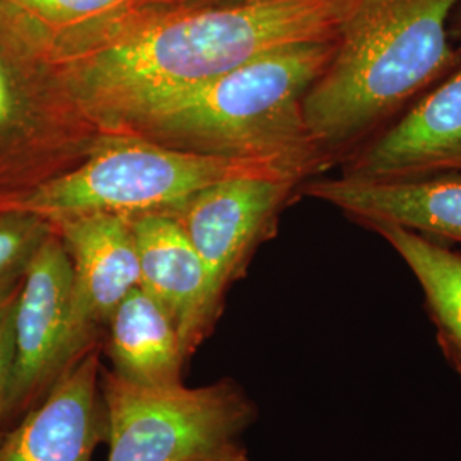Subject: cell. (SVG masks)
Instances as JSON below:
<instances>
[{
  "instance_id": "9",
  "label": "cell",
  "mask_w": 461,
  "mask_h": 461,
  "mask_svg": "<svg viewBox=\"0 0 461 461\" xmlns=\"http://www.w3.org/2000/svg\"><path fill=\"white\" fill-rule=\"evenodd\" d=\"M72 264L64 373L103 344L118 304L140 285L132 217L91 214L50 224Z\"/></svg>"
},
{
  "instance_id": "2",
  "label": "cell",
  "mask_w": 461,
  "mask_h": 461,
  "mask_svg": "<svg viewBox=\"0 0 461 461\" xmlns=\"http://www.w3.org/2000/svg\"><path fill=\"white\" fill-rule=\"evenodd\" d=\"M333 51L335 40L268 51L135 110L115 133L258 163L297 183L327 159L308 131L304 98Z\"/></svg>"
},
{
  "instance_id": "16",
  "label": "cell",
  "mask_w": 461,
  "mask_h": 461,
  "mask_svg": "<svg viewBox=\"0 0 461 461\" xmlns=\"http://www.w3.org/2000/svg\"><path fill=\"white\" fill-rule=\"evenodd\" d=\"M176 2L182 0H0L55 40L96 33Z\"/></svg>"
},
{
  "instance_id": "8",
  "label": "cell",
  "mask_w": 461,
  "mask_h": 461,
  "mask_svg": "<svg viewBox=\"0 0 461 461\" xmlns=\"http://www.w3.org/2000/svg\"><path fill=\"white\" fill-rule=\"evenodd\" d=\"M72 264L51 230L28 265L17 301L13 378L4 413V434L49 395L64 375Z\"/></svg>"
},
{
  "instance_id": "18",
  "label": "cell",
  "mask_w": 461,
  "mask_h": 461,
  "mask_svg": "<svg viewBox=\"0 0 461 461\" xmlns=\"http://www.w3.org/2000/svg\"><path fill=\"white\" fill-rule=\"evenodd\" d=\"M23 280L24 276L0 282V441L4 438V413L14 366L17 301Z\"/></svg>"
},
{
  "instance_id": "5",
  "label": "cell",
  "mask_w": 461,
  "mask_h": 461,
  "mask_svg": "<svg viewBox=\"0 0 461 461\" xmlns=\"http://www.w3.org/2000/svg\"><path fill=\"white\" fill-rule=\"evenodd\" d=\"M110 133L74 99L51 34L0 4V202L72 167L76 144Z\"/></svg>"
},
{
  "instance_id": "1",
  "label": "cell",
  "mask_w": 461,
  "mask_h": 461,
  "mask_svg": "<svg viewBox=\"0 0 461 461\" xmlns=\"http://www.w3.org/2000/svg\"><path fill=\"white\" fill-rule=\"evenodd\" d=\"M356 0H230L156 9L55 40L74 99L108 132L156 99L212 81L274 50L335 40Z\"/></svg>"
},
{
  "instance_id": "15",
  "label": "cell",
  "mask_w": 461,
  "mask_h": 461,
  "mask_svg": "<svg viewBox=\"0 0 461 461\" xmlns=\"http://www.w3.org/2000/svg\"><path fill=\"white\" fill-rule=\"evenodd\" d=\"M371 230L395 249L419 282L446 359L461 378V255L398 226Z\"/></svg>"
},
{
  "instance_id": "12",
  "label": "cell",
  "mask_w": 461,
  "mask_h": 461,
  "mask_svg": "<svg viewBox=\"0 0 461 461\" xmlns=\"http://www.w3.org/2000/svg\"><path fill=\"white\" fill-rule=\"evenodd\" d=\"M306 194L367 228L398 226L461 245V173L407 180H361L342 175L310 183Z\"/></svg>"
},
{
  "instance_id": "19",
  "label": "cell",
  "mask_w": 461,
  "mask_h": 461,
  "mask_svg": "<svg viewBox=\"0 0 461 461\" xmlns=\"http://www.w3.org/2000/svg\"><path fill=\"white\" fill-rule=\"evenodd\" d=\"M215 461H248L247 449L241 445H236Z\"/></svg>"
},
{
  "instance_id": "14",
  "label": "cell",
  "mask_w": 461,
  "mask_h": 461,
  "mask_svg": "<svg viewBox=\"0 0 461 461\" xmlns=\"http://www.w3.org/2000/svg\"><path fill=\"white\" fill-rule=\"evenodd\" d=\"M101 348L116 376L137 386L183 384V367L188 357L178 327L140 285L118 304Z\"/></svg>"
},
{
  "instance_id": "10",
  "label": "cell",
  "mask_w": 461,
  "mask_h": 461,
  "mask_svg": "<svg viewBox=\"0 0 461 461\" xmlns=\"http://www.w3.org/2000/svg\"><path fill=\"white\" fill-rule=\"evenodd\" d=\"M101 347L67 369L49 395L4 434L0 461H91L96 446L108 443Z\"/></svg>"
},
{
  "instance_id": "6",
  "label": "cell",
  "mask_w": 461,
  "mask_h": 461,
  "mask_svg": "<svg viewBox=\"0 0 461 461\" xmlns=\"http://www.w3.org/2000/svg\"><path fill=\"white\" fill-rule=\"evenodd\" d=\"M108 461H215L240 445L257 407L232 379L188 388L137 386L101 366Z\"/></svg>"
},
{
  "instance_id": "11",
  "label": "cell",
  "mask_w": 461,
  "mask_h": 461,
  "mask_svg": "<svg viewBox=\"0 0 461 461\" xmlns=\"http://www.w3.org/2000/svg\"><path fill=\"white\" fill-rule=\"evenodd\" d=\"M441 173H461V67L350 156L344 171L361 180H407Z\"/></svg>"
},
{
  "instance_id": "20",
  "label": "cell",
  "mask_w": 461,
  "mask_h": 461,
  "mask_svg": "<svg viewBox=\"0 0 461 461\" xmlns=\"http://www.w3.org/2000/svg\"><path fill=\"white\" fill-rule=\"evenodd\" d=\"M451 21H453V28L449 30V34H453V38L461 43V0L460 4H458V7H456L455 13H453Z\"/></svg>"
},
{
  "instance_id": "7",
  "label": "cell",
  "mask_w": 461,
  "mask_h": 461,
  "mask_svg": "<svg viewBox=\"0 0 461 461\" xmlns=\"http://www.w3.org/2000/svg\"><path fill=\"white\" fill-rule=\"evenodd\" d=\"M294 185L264 176H236L198 192L169 212L178 219L205 267L209 331L228 287L243 274L253 249Z\"/></svg>"
},
{
  "instance_id": "3",
  "label": "cell",
  "mask_w": 461,
  "mask_h": 461,
  "mask_svg": "<svg viewBox=\"0 0 461 461\" xmlns=\"http://www.w3.org/2000/svg\"><path fill=\"white\" fill-rule=\"evenodd\" d=\"M460 0H356L335 51L304 98L314 144L330 154L366 139L456 67L449 21Z\"/></svg>"
},
{
  "instance_id": "13",
  "label": "cell",
  "mask_w": 461,
  "mask_h": 461,
  "mask_svg": "<svg viewBox=\"0 0 461 461\" xmlns=\"http://www.w3.org/2000/svg\"><path fill=\"white\" fill-rule=\"evenodd\" d=\"M140 287L171 316L190 357L211 333L205 323V267L178 219L169 212L132 217Z\"/></svg>"
},
{
  "instance_id": "17",
  "label": "cell",
  "mask_w": 461,
  "mask_h": 461,
  "mask_svg": "<svg viewBox=\"0 0 461 461\" xmlns=\"http://www.w3.org/2000/svg\"><path fill=\"white\" fill-rule=\"evenodd\" d=\"M50 232L38 215L0 211V282L23 277Z\"/></svg>"
},
{
  "instance_id": "21",
  "label": "cell",
  "mask_w": 461,
  "mask_h": 461,
  "mask_svg": "<svg viewBox=\"0 0 461 461\" xmlns=\"http://www.w3.org/2000/svg\"><path fill=\"white\" fill-rule=\"evenodd\" d=\"M217 2H230V0H217Z\"/></svg>"
},
{
  "instance_id": "4",
  "label": "cell",
  "mask_w": 461,
  "mask_h": 461,
  "mask_svg": "<svg viewBox=\"0 0 461 461\" xmlns=\"http://www.w3.org/2000/svg\"><path fill=\"white\" fill-rule=\"evenodd\" d=\"M236 176L293 182L258 163L110 133L79 165L2 200L0 211L38 215L49 224L79 215L173 212L198 192Z\"/></svg>"
}]
</instances>
